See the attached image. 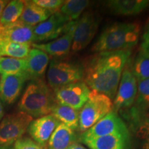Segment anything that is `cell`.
I'll return each mask as SVG.
<instances>
[{
    "label": "cell",
    "mask_w": 149,
    "mask_h": 149,
    "mask_svg": "<svg viewBox=\"0 0 149 149\" xmlns=\"http://www.w3.org/2000/svg\"><path fill=\"white\" fill-rule=\"evenodd\" d=\"M130 55L131 50L95 53L84 67V82L91 90L114 100L123 70Z\"/></svg>",
    "instance_id": "6da1fadb"
},
{
    "label": "cell",
    "mask_w": 149,
    "mask_h": 149,
    "mask_svg": "<svg viewBox=\"0 0 149 149\" xmlns=\"http://www.w3.org/2000/svg\"><path fill=\"white\" fill-rule=\"evenodd\" d=\"M140 26L137 23L121 22L107 27L93 44V53L131 50L139 41Z\"/></svg>",
    "instance_id": "7a4b0ae2"
},
{
    "label": "cell",
    "mask_w": 149,
    "mask_h": 149,
    "mask_svg": "<svg viewBox=\"0 0 149 149\" xmlns=\"http://www.w3.org/2000/svg\"><path fill=\"white\" fill-rule=\"evenodd\" d=\"M54 91L42 79L32 80L28 84L18 104L20 111L33 117H39L51 114L57 104Z\"/></svg>",
    "instance_id": "3957f363"
},
{
    "label": "cell",
    "mask_w": 149,
    "mask_h": 149,
    "mask_svg": "<svg viewBox=\"0 0 149 149\" xmlns=\"http://www.w3.org/2000/svg\"><path fill=\"white\" fill-rule=\"evenodd\" d=\"M113 111V103L111 98L91 90L88 101L79 111V130L84 133Z\"/></svg>",
    "instance_id": "277c9868"
},
{
    "label": "cell",
    "mask_w": 149,
    "mask_h": 149,
    "mask_svg": "<svg viewBox=\"0 0 149 149\" xmlns=\"http://www.w3.org/2000/svg\"><path fill=\"white\" fill-rule=\"evenodd\" d=\"M84 68L79 64L54 59L50 63L47 72L49 87L53 90L69 84L82 81Z\"/></svg>",
    "instance_id": "5b68a950"
},
{
    "label": "cell",
    "mask_w": 149,
    "mask_h": 149,
    "mask_svg": "<svg viewBox=\"0 0 149 149\" xmlns=\"http://www.w3.org/2000/svg\"><path fill=\"white\" fill-rule=\"evenodd\" d=\"M33 117L24 112L8 115L0 123V147H10L27 131Z\"/></svg>",
    "instance_id": "8992f818"
},
{
    "label": "cell",
    "mask_w": 149,
    "mask_h": 149,
    "mask_svg": "<svg viewBox=\"0 0 149 149\" xmlns=\"http://www.w3.org/2000/svg\"><path fill=\"white\" fill-rule=\"evenodd\" d=\"M100 19L93 13L87 12L72 22V51H81L90 44L98 29Z\"/></svg>",
    "instance_id": "52a82bcc"
},
{
    "label": "cell",
    "mask_w": 149,
    "mask_h": 149,
    "mask_svg": "<svg viewBox=\"0 0 149 149\" xmlns=\"http://www.w3.org/2000/svg\"><path fill=\"white\" fill-rule=\"evenodd\" d=\"M58 104L80 111L88 101L91 89L84 81H79L53 90Z\"/></svg>",
    "instance_id": "ba28073f"
},
{
    "label": "cell",
    "mask_w": 149,
    "mask_h": 149,
    "mask_svg": "<svg viewBox=\"0 0 149 149\" xmlns=\"http://www.w3.org/2000/svg\"><path fill=\"white\" fill-rule=\"evenodd\" d=\"M137 92V81L128 62L123 70L116 95L113 102L114 111L131 107L135 102Z\"/></svg>",
    "instance_id": "9c48e42d"
},
{
    "label": "cell",
    "mask_w": 149,
    "mask_h": 149,
    "mask_svg": "<svg viewBox=\"0 0 149 149\" xmlns=\"http://www.w3.org/2000/svg\"><path fill=\"white\" fill-rule=\"evenodd\" d=\"M69 22V19L59 11L55 13L46 21L34 26L33 43L39 44L58 38L65 33Z\"/></svg>",
    "instance_id": "30bf717a"
},
{
    "label": "cell",
    "mask_w": 149,
    "mask_h": 149,
    "mask_svg": "<svg viewBox=\"0 0 149 149\" xmlns=\"http://www.w3.org/2000/svg\"><path fill=\"white\" fill-rule=\"evenodd\" d=\"M116 134L129 135L126 124L116 112L113 111L81 134L79 138H94Z\"/></svg>",
    "instance_id": "8fae6325"
},
{
    "label": "cell",
    "mask_w": 149,
    "mask_h": 149,
    "mask_svg": "<svg viewBox=\"0 0 149 149\" xmlns=\"http://www.w3.org/2000/svg\"><path fill=\"white\" fill-rule=\"evenodd\" d=\"M60 123L53 115L49 114L33 120L27 131L32 139L46 148L52 134Z\"/></svg>",
    "instance_id": "7c38bea8"
},
{
    "label": "cell",
    "mask_w": 149,
    "mask_h": 149,
    "mask_svg": "<svg viewBox=\"0 0 149 149\" xmlns=\"http://www.w3.org/2000/svg\"><path fill=\"white\" fill-rule=\"evenodd\" d=\"M29 79L27 73L16 75H1L0 99L6 104H12L21 94L24 85Z\"/></svg>",
    "instance_id": "4fadbf2b"
},
{
    "label": "cell",
    "mask_w": 149,
    "mask_h": 149,
    "mask_svg": "<svg viewBox=\"0 0 149 149\" xmlns=\"http://www.w3.org/2000/svg\"><path fill=\"white\" fill-rule=\"evenodd\" d=\"M72 22L67 25L65 33L58 38L51 42L36 44L32 43L31 46L33 48L40 49L45 52L48 55L53 57H62L69 53L72 48Z\"/></svg>",
    "instance_id": "5bb4252c"
},
{
    "label": "cell",
    "mask_w": 149,
    "mask_h": 149,
    "mask_svg": "<svg viewBox=\"0 0 149 149\" xmlns=\"http://www.w3.org/2000/svg\"><path fill=\"white\" fill-rule=\"evenodd\" d=\"M34 27L19 20L8 25H0V39L18 44H32Z\"/></svg>",
    "instance_id": "9a60e30c"
},
{
    "label": "cell",
    "mask_w": 149,
    "mask_h": 149,
    "mask_svg": "<svg viewBox=\"0 0 149 149\" xmlns=\"http://www.w3.org/2000/svg\"><path fill=\"white\" fill-rule=\"evenodd\" d=\"M49 55L45 52L35 48H31L26 57V73L29 79H42L49 64Z\"/></svg>",
    "instance_id": "2e32d148"
},
{
    "label": "cell",
    "mask_w": 149,
    "mask_h": 149,
    "mask_svg": "<svg viewBox=\"0 0 149 149\" xmlns=\"http://www.w3.org/2000/svg\"><path fill=\"white\" fill-rule=\"evenodd\" d=\"M108 8L117 15H135L149 7L148 0H112L107 1Z\"/></svg>",
    "instance_id": "e0dca14e"
},
{
    "label": "cell",
    "mask_w": 149,
    "mask_h": 149,
    "mask_svg": "<svg viewBox=\"0 0 149 149\" xmlns=\"http://www.w3.org/2000/svg\"><path fill=\"white\" fill-rule=\"evenodd\" d=\"M90 149H126L128 136L111 135L94 138H79Z\"/></svg>",
    "instance_id": "ac0fdd59"
},
{
    "label": "cell",
    "mask_w": 149,
    "mask_h": 149,
    "mask_svg": "<svg viewBox=\"0 0 149 149\" xmlns=\"http://www.w3.org/2000/svg\"><path fill=\"white\" fill-rule=\"evenodd\" d=\"M77 135L73 130L60 123L52 134L48 143V149H68L77 142Z\"/></svg>",
    "instance_id": "d6986e66"
},
{
    "label": "cell",
    "mask_w": 149,
    "mask_h": 149,
    "mask_svg": "<svg viewBox=\"0 0 149 149\" xmlns=\"http://www.w3.org/2000/svg\"><path fill=\"white\" fill-rule=\"evenodd\" d=\"M52 15L53 13L39 6L33 1H24L23 12L19 20L34 27L46 21Z\"/></svg>",
    "instance_id": "ffe728a7"
},
{
    "label": "cell",
    "mask_w": 149,
    "mask_h": 149,
    "mask_svg": "<svg viewBox=\"0 0 149 149\" xmlns=\"http://www.w3.org/2000/svg\"><path fill=\"white\" fill-rule=\"evenodd\" d=\"M51 114L72 130L79 129V111L57 103L53 107Z\"/></svg>",
    "instance_id": "44dd1931"
},
{
    "label": "cell",
    "mask_w": 149,
    "mask_h": 149,
    "mask_svg": "<svg viewBox=\"0 0 149 149\" xmlns=\"http://www.w3.org/2000/svg\"><path fill=\"white\" fill-rule=\"evenodd\" d=\"M31 44H18L0 39V57L26 59L31 50Z\"/></svg>",
    "instance_id": "7402d4cb"
},
{
    "label": "cell",
    "mask_w": 149,
    "mask_h": 149,
    "mask_svg": "<svg viewBox=\"0 0 149 149\" xmlns=\"http://www.w3.org/2000/svg\"><path fill=\"white\" fill-rule=\"evenodd\" d=\"M131 70L137 81L148 79L149 49L140 46V50L136 56Z\"/></svg>",
    "instance_id": "603a6c76"
},
{
    "label": "cell",
    "mask_w": 149,
    "mask_h": 149,
    "mask_svg": "<svg viewBox=\"0 0 149 149\" xmlns=\"http://www.w3.org/2000/svg\"><path fill=\"white\" fill-rule=\"evenodd\" d=\"M26 58L0 57V73L1 75H16L26 73Z\"/></svg>",
    "instance_id": "cb8c5ba5"
},
{
    "label": "cell",
    "mask_w": 149,
    "mask_h": 149,
    "mask_svg": "<svg viewBox=\"0 0 149 149\" xmlns=\"http://www.w3.org/2000/svg\"><path fill=\"white\" fill-rule=\"evenodd\" d=\"M90 1L86 0H68L64 1L59 12L66 17L70 22L76 21L88 6Z\"/></svg>",
    "instance_id": "d4e9b609"
},
{
    "label": "cell",
    "mask_w": 149,
    "mask_h": 149,
    "mask_svg": "<svg viewBox=\"0 0 149 149\" xmlns=\"http://www.w3.org/2000/svg\"><path fill=\"white\" fill-rule=\"evenodd\" d=\"M134 113L137 115L149 109V78L137 81V92L134 102Z\"/></svg>",
    "instance_id": "484cf974"
},
{
    "label": "cell",
    "mask_w": 149,
    "mask_h": 149,
    "mask_svg": "<svg viewBox=\"0 0 149 149\" xmlns=\"http://www.w3.org/2000/svg\"><path fill=\"white\" fill-rule=\"evenodd\" d=\"M24 1L13 0L9 1L0 17V25H8L17 22L23 12Z\"/></svg>",
    "instance_id": "4316f807"
},
{
    "label": "cell",
    "mask_w": 149,
    "mask_h": 149,
    "mask_svg": "<svg viewBox=\"0 0 149 149\" xmlns=\"http://www.w3.org/2000/svg\"><path fill=\"white\" fill-rule=\"evenodd\" d=\"M137 136L141 141V149H149V118L140 122L137 130Z\"/></svg>",
    "instance_id": "83f0119b"
},
{
    "label": "cell",
    "mask_w": 149,
    "mask_h": 149,
    "mask_svg": "<svg viewBox=\"0 0 149 149\" xmlns=\"http://www.w3.org/2000/svg\"><path fill=\"white\" fill-rule=\"evenodd\" d=\"M33 1L37 6L50 11L53 14L58 12L64 3V1L62 0H33Z\"/></svg>",
    "instance_id": "f1b7e54d"
},
{
    "label": "cell",
    "mask_w": 149,
    "mask_h": 149,
    "mask_svg": "<svg viewBox=\"0 0 149 149\" xmlns=\"http://www.w3.org/2000/svg\"><path fill=\"white\" fill-rule=\"evenodd\" d=\"M13 149H47L29 137H22L13 144Z\"/></svg>",
    "instance_id": "f546056e"
},
{
    "label": "cell",
    "mask_w": 149,
    "mask_h": 149,
    "mask_svg": "<svg viewBox=\"0 0 149 149\" xmlns=\"http://www.w3.org/2000/svg\"><path fill=\"white\" fill-rule=\"evenodd\" d=\"M141 46L149 49V21L146 24L144 33L142 35V42L141 44Z\"/></svg>",
    "instance_id": "4dcf8cb0"
},
{
    "label": "cell",
    "mask_w": 149,
    "mask_h": 149,
    "mask_svg": "<svg viewBox=\"0 0 149 149\" xmlns=\"http://www.w3.org/2000/svg\"><path fill=\"white\" fill-rule=\"evenodd\" d=\"M68 149H87V148L84 146H82L81 144H79V143L77 141V142L72 144L71 146L68 148Z\"/></svg>",
    "instance_id": "1f68e13d"
},
{
    "label": "cell",
    "mask_w": 149,
    "mask_h": 149,
    "mask_svg": "<svg viewBox=\"0 0 149 149\" xmlns=\"http://www.w3.org/2000/svg\"><path fill=\"white\" fill-rule=\"evenodd\" d=\"M8 1H5V0H0V17H1V14H2L5 7L8 4Z\"/></svg>",
    "instance_id": "d6a6232c"
},
{
    "label": "cell",
    "mask_w": 149,
    "mask_h": 149,
    "mask_svg": "<svg viewBox=\"0 0 149 149\" xmlns=\"http://www.w3.org/2000/svg\"><path fill=\"white\" fill-rule=\"evenodd\" d=\"M3 113H4V112H3V105H2V104H1V102H0V121H1V119L3 118Z\"/></svg>",
    "instance_id": "836d02e7"
},
{
    "label": "cell",
    "mask_w": 149,
    "mask_h": 149,
    "mask_svg": "<svg viewBox=\"0 0 149 149\" xmlns=\"http://www.w3.org/2000/svg\"><path fill=\"white\" fill-rule=\"evenodd\" d=\"M0 149H13V148H11V147H0Z\"/></svg>",
    "instance_id": "e575fe53"
}]
</instances>
